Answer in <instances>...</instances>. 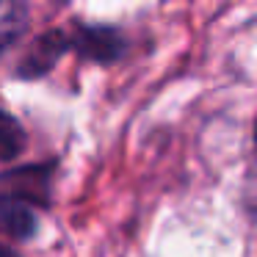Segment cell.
I'll return each instance as SVG.
<instances>
[{
	"label": "cell",
	"instance_id": "2",
	"mask_svg": "<svg viewBox=\"0 0 257 257\" xmlns=\"http://www.w3.org/2000/svg\"><path fill=\"white\" fill-rule=\"evenodd\" d=\"M72 50L91 61H113L124 53V36L113 28H72Z\"/></svg>",
	"mask_w": 257,
	"mask_h": 257
},
{
	"label": "cell",
	"instance_id": "1",
	"mask_svg": "<svg viewBox=\"0 0 257 257\" xmlns=\"http://www.w3.org/2000/svg\"><path fill=\"white\" fill-rule=\"evenodd\" d=\"M64 50H72V28H56L42 34L34 45L28 47L23 64H20V75L25 78H36V75H45L53 64L61 58Z\"/></svg>",
	"mask_w": 257,
	"mask_h": 257
},
{
	"label": "cell",
	"instance_id": "3",
	"mask_svg": "<svg viewBox=\"0 0 257 257\" xmlns=\"http://www.w3.org/2000/svg\"><path fill=\"white\" fill-rule=\"evenodd\" d=\"M28 25V0H0V39L3 50H12Z\"/></svg>",
	"mask_w": 257,
	"mask_h": 257
},
{
	"label": "cell",
	"instance_id": "4",
	"mask_svg": "<svg viewBox=\"0 0 257 257\" xmlns=\"http://www.w3.org/2000/svg\"><path fill=\"white\" fill-rule=\"evenodd\" d=\"M3 224H6V232L14 235V238H25V235L34 232V210L28 207V202L23 196L20 199L6 196V202H3Z\"/></svg>",
	"mask_w": 257,
	"mask_h": 257
},
{
	"label": "cell",
	"instance_id": "6",
	"mask_svg": "<svg viewBox=\"0 0 257 257\" xmlns=\"http://www.w3.org/2000/svg\"><path fill=\"white\" fill-rule=\"evenodd\" d=\"M246 205H249V213L257 224V161L249 172V185H246Z\"/></svg>",
	"mask_w": 257,
	"mask_h": 257
},
{
	"label": "cell",
	"instance_id": "5",
	"mask_svg": "<svg viewBox=\"0 0 257 257\" xmlns=\"http://www.w3.org/2000/svg\"><path fill=\"white\" fill-rule=\"evenodd\" d=\"M17 144H20V127L12 116H6V127H3V158H6V161L14 158Z\"/></svg>",
	"mask_w": 257,
	"mask_h": 257
}]
</instances>
